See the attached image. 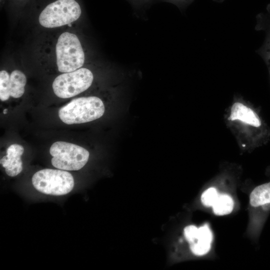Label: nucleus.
<instances>
[{"instance_id": "obj_1", "label": "nucleus", "mask_w": 270, "mask_h": 270, "mask_svg": "<svg viewBox=\"0 0 270 270\" xmlns=\"http://www.w3.org/2000/svg\"><path fill=\"white\" fill-rule=\"evenodd\" d=\"M54 52L56 64L60 72L75 70L84 63L85 54L75 34L69 32L62 33L56 40Z\"/></svg>"}, {"instance_id": "obj_16", "label": "nucleus", "mask_w": 270, "mask_h": 270, "mask_svg": "<svg viewBox=\"0 0 270 270\" xmlns=\"http://www.w3.org/2000/svg\"><path fill=\"white\" fill-rule=\"evenodd\" d=\"M172 0L174 2H182L188 1V0Z\"/></svg>"}, {"instance_id": "obj_3", "label": "nucleus", "mask_w": 270, "mask_h": 270, "mask_svg": "<svg viewBox=\"0 0 270 270\" xmlns=\"http://www.w3.org/2000/svg\"><path fill=\"white\" fill-rule=\"evenodd\" d=\"M32 184L40 192L55 196L68 194L74 184V178L69 172L49 168L36 172L32 176Z\"/></svg>"}, {"instance_id": "obj_17", "label": "nucleus", "mask_w": 270, "mask_h": 270, "mask_svg": "<svg viewBox=\"0 0 270 270\" xmlns=\"http://www.w3.org/2000/svg\"><path fill=\"white\" fill-rule=\"evenodd\" d=\"M7 112H8V110H7V109H4V111H3V113H4V114H6L7 113Z\"/></svg>"}, {"instance_id": "obj_13", "label": "nucleus", "mask_w": 270, "mask_h": 270, "mask_svg": "<svg viewBox=\"0 0 270 270\" xmlns=\"http://www.w3.org/2000/svg\"><path fill=\"white\" fill-rule=\"evenodd\" d=\"M196 241L211 244L212 234L208 226H204L198 228V234Z\"/></svg>"}, {"instance_id": "obj_6", "label": "nucleus", "mask_w": 270, "mask_h": 270, "mask_svg": "<svg viewBox=\"0 0 270 270\" xmlns=\"http://www.w3.org/2000/svg\"><path fill=\"white\" fill-rule=\"evenodd\" d=\"M26 83V75L14 70L10 74L5 70L0 72V100H7L10 96L20 98L24 94Z\"/></svg>"}, {"instance_id": "obj_11", "label": "nucleus", "mask_w": 270, "mask_h": 270, "mask_svg": "<svg viewBox=\"0 0 270 270\" xmlns=\"http://www.w3.org/2000/svg\"><path fill=\"white\" fill-rule=\"evenodd\" d=\"M218 194L215 188H210L206 190L201 196V201L206 206H212L214 203Z\"/></svg>"}, {"instance_id": "obj_18", "label": "nucleus", "mask_w": 270, "mask_h": 270, "mask_svg": "<svg viewBox=\"0 0 270 270\" xmlns=\"http://www.w3.org/2000/svg\"><path fill=\"white\" fill-rule=\"evenodd\" d=\"M18 0V2H24V1H25V0Z\"/></svg>"}, {"instance_id": "obj_15", "label": "nucleus", "mask_w": 270, "mask_h": 270, "mask_svg": "<svg viewBox=\"0 0 270 270\" xmlns=\"http://www.w3.org/2000/svg\"><path fill=\"white\" fill-rule=\"evenodd\" d=\"M267 26V37L264 46L262 48V54L267 63L270 64V20L268 21Z\"/></svg>"}, {"instance_id": "obj_7", "label": "nucleus", "mask_w": 270, "mask_h": 270, "mask_svg": "<svg viewBox=\"0 0 270 270\" xmlns=\"http://www.w3.org/2000/svg\"><path fill=\"white\" fill-rule=\"evenodd\" d=\"M24 152V148L22 146L12 144L7 148L6 155L0 159V164L5 168L6 172L8 176H16L22 171L21 156Z\"/></svg>"}, {"instance_id": "obj_19", "label": "nucleus", "mask_w": 270, "mask_h": 270, "mask_svg": "<svg viewBox=\"0 0 270 270\" xmlns=\"http://www.w3.org/2000/svg\"><path fill=\"white\" fill-rule=\"evenodd\" d=\"M137 0V1L142 0L143 2V1L146 0Z\"/></svg>"}, {"instance_id": "obj_10", "label": "nucleus", "mask_w": 270, "mask_h": 270, "mask_svg": "<svg viewBox=\"0 0 270 270\" xmlns=\"http://www.w3.org/2000/svg\"><path fill=\"white\" fill-rule=\"evenodd\" d=\"M214 213L218 216H223L230 214L234 208V202L232 198L227 194H218L212 205Z\"/></svg>"}, {"instance_id": "obj_5", "label": "nucleus", "mask_w": 270, "mask_h": 270, "mask_svg": "<svg viewBox=\"0 0 270 270\" xmlns=\"http://www.w3.org/2000/svg\"><path fill=\"white\" fill-rule=\"evenodd\" d=\"M94 75L86 68L62 73L54 80L52 89L54 94L62 98L74 96L88 89L92 84Z\"/></svg>"}, {"instance_id": "obj_4", "label": "nucleus", "mask_w": 270, "mask_h": 270, "mask_svg": "<svg viewBox=\"0 0 270 270\" xmlns=\"http://www.w3.org/2000/svg\"><path fill=\"white\" fill-rule=\"evenodd\" d=\"M50 152L52 158V165L64 170H78L87 163L90 153L84 148L76 144L56 142L50 146Z\"/></svg>"}, {"instance_id": "obj_9", "label": "nucleus", "mask_w": 270, "mask_h": 270, "mask_svg": "<svg viewBox=\"0 0 270 270\" xmlns=\"http://www.w3.org/2000/svg\"><path fill=\"white\" fill-rule=\"evenodd\" d=\"M270 204V182L255 188L250 195V204L257 207Z\"/></svg>"}, {"instance_id": "obj_14", "label": "nucleus", "mask_w": 270, "mask_h": 270, "mask_svg": "<svg viewBox=\"0 0 270 270\" xmlns=\"http://www.w3.org/2000/svg\"><path fill=\"white\" fill-rule=\"evenodd\" d=\"M184 234L190 244H193L197 240L198 228L193 225L187 226L184 229Z\"/></svg>"}, {"instance_id": "obj_8", "label": "nucleus", "mask_w": 270, "mask_h": 270, "mask_svg": "<svg viewBox=\"0 0 270 270\" xmlns=\"http://www.w3.org/2000/svg\"><path fill=\"white\" fill-rule=\"evenodd\" d=\"M229 120H240L254 127H260L261 120L252 109L240 102L234 103L231 108Z\"/></svg>"}, {"instance_id": "obj_12", "label": "nucleus", "mask_w": 270, "mask_h": 270, "mask_svg": "<svg viewBox=\"0 0 270 270\" xmlns=\"http://www.w3.org/2000/svg\"><path fill=\"white\" fill-rule=\"evenodd\" d=\"M190 247L194 254L197 256H202L208 252L211 245L210 244L196 241L190 244Z\"/></svg>"}, {"instance_id": "obj_2", "label": "nucleus", "mask_w": 270, "mask_h": 270, "mask_svg": "<svg viewBox=\"0 0 270 270\" xmlns=\"http://www.w3.org/2000/svg\"><path fill=\"white\" fill-rule=\"evenodd\" d=\"M104 106L99 98L95 96L80 97L72 100L58 111L60 120L68 124L90 122L102 117Z\"/></svg>"}]
</instances>
